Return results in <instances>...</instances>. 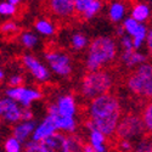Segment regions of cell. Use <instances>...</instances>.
<instances>
[{
  "label": "cell",
  "instance_id": "4dcf8cb0",
  "mask_svg": "<svg viewBox=\"0 0 152 152\" xmlns=\"http://www.w3.org/2000/svg\"><path fill=\"white\" fill-rule=\"evenodd\" d=\"M121 38V45L123 48V50H128V49H133V40H132V37L128 34H123Z\"/></svg>",
  "mask_w": 152,
  "mask_h": 152
},
{
  "label": "cell",
  "instance_id": "277c9868",
  "mask_svg": "<svg viewBox=\"0 0 152 152\" xmlns=\"http://www.w3.org/2000/svg\"><path fill=\"white\" fill-rule=\"evenodd\" d=\"M137 68L128 79V88L132 93L139 96L151 97L152 95V68L151 65L144 62L136 66Z\"/></svg>",
  "mask_w": 152,
  "mask_h": 152
},
{
  "label": "cell",
  "instance_id": "4fadbf2b",
  "mask_svg": "<svg viewBox=\"0 0 152 152\" xmlns=\"http://www.w3.org/2000/svg\"><path fill=\"white\" fill-rule=\"evenodd\" d=\"M121 60L128 68H133V67H136L139 65H141V63L146 62V56L144 54H141L139 50L128 49V50H123Z\"/></svg>",
  "mask_w": 152,
  "mask_h": 152
},
{
  "label": "cell",
  "instance_id": "83f0119b",
  "mask_svg": "<svg viewBox=\"0 0 152 152\" xmlns=\"http://www.w3.org/2000/svg\"><path fill=\"white\" fill-rule=\"evenodd\" d=\"M139 23H140V22H137V21L134 20L133 17H128V18H125V20L123 21L122 26H123L125 33L132 37V35L135 33V31H136V28H137V26H139Z\"/></svg>",
  "mask_w": 152,
  "mask_h": 152
},
{
  "label": "cell",
  "instance_id": "52a82bcc",
  "mask_svg": "<svg viewBox=\"0 0 152 152\" xmlns=\"http://www.w3.org/2000/svg\"><path fill=\"white\" fill-rule=\"evenodd\" d=\"M46 62L49 63L50 68L53 72H55L62 77H67L72 72V62L68 55L58 53V51H50L45 54Z\"/></svg>",
  "mask_w": 152,
  "mask_h": 152
},
{
  "label": "cell",
  "instance_id": "d6986e66",
  "mask_svg": "<svg viewBox=\"0 0 152 152\" xmlns=\"http://www.w3.org/2000/svg\"><path fill=\"white\" fill-rule=\"evenodd\" d=\"M147 32H148V28L145 26V24H144V23H139V26H137L135 33L132 35L133 49H135V50L141 49V46H142L144 43H145Z\"/></svg>",
  "mask_w": 152,
  "mask_h": 152
},
{
  "label": "cell",
  "instance_id": "44dd1931",
  "mask_svg": "<svg viewBox=\"0 0 152 152\" xmlns=\"http://www.w3.org/2000/svg\"><path fill=\"white\" fill-rule=\"evenodd\" d=\"M101 7H102V4H101L100 0H91V1L85 6V9L83 10V12L80 15L85 20H90L97 14V12H100Z\"/></svg>",
  "mask_w": 152,
  "mask_h": 152
},
{
  "label": "cell",
  "instance_id": "9c48e42d",
  "mask_svg": "<svg viewBox=\"0 0 152 152\" xmlns=\"http://www.w3.org/2000/svg\"><path fill=\"white\" fill-rule=\"evenodd\" d=\"M0 101H1V116L7 123H18L20 121H22V108L16 101L7 96L0 99Z\"/></svg>",
  "mask_w": 152,
  "mask_h": 152
},
{
  "label": "cell",
  "instance_id": "f35d334b",
  "mask_svg": "<svg viewBox=\"0 0 152 152\" xmlns=\"http://www.w3.org/2000/svg\"><path fill=\"white\" fill-rule=\"evenodd\" d=\"M145 141H142V142H140V144H139V146H145ZM147 146H150V145H147ZM136 150L137 151H151V147H136Z\"/></svg>",
  "mask_w": 152,
  "mask_h": 152
},
{
  "label": "cell",
  "instance_id": "3957f363",
  "mask_svg": "<svg viewBox=\"0 0 152 152\" xmlns=\"http://www.w3.org/2000/svg\"><path fill=\"white\" fill-rule=\"evenodd\" d=\"M112 84L113 79L110 73L101 69L89 71L82 80L80 93L85 99L93 100L100 95L110 93Z\"/></svg>",
  "mask_w": 152,
  "mask_h": 152
},
{
  "label": "cell",
  "instance_id": "ba28073f",
  "mask_svg": "<svg viewBox=\"0 0 152 152\" xmlns=\"http://www.w3.org/2000/svg\"><path fill=\"white\" fill-rule=\"evenodd\" d=\"M23 63H24V66H26V68L29 69V72L33 74V77L38 82H46L50 78L49 69L33 55H24L23 56Z\"/></svg>",
  "mask_w": 152,
  "mask_h": 152
},
{
  "label": "cell",
  "instance_id": "836d02e7",
  "mask_svg": "<svg viewBox=\"0 0 152 152\" xmlns=\"http://www.w3.org/2000/svg\"><path fill=\"white\" fill-rule=\"evenodd\" d=\"M9 84H10L11 86H18V85H22V84H23V78H22V75H18V74L12 75V77L10 78V80H9Z\"/></svg>",
  "mask_w": 152,
  "mask_h": 152
},
{
  "label": "cell",
  "instance_id": "cb8c5ba5",
  "mask_svg": "<svg viewBox=\"0 0 152 152\" xmlns=\"http://www.w3.org/2000/svg\"><path fill=\"white\" fill-rule=\"evenodd\" d=\"M71 44H72L74 50H83L84 48H86L89 45V40H88V38L84 34L75 33L71 38Z\"/></svg>",
  "mask_w": 152,
  "mask_h": 152
},
{
  "label": "cell",
  "instance_id": "e0dca14e",
  "mask_svg": "<svg viewBox=\"0 0 152 152\" xmlns=\"http://www.w3.org/2000/svg\"><path fill=\"white\" fill-rule=\"evenodd\" d=\"M65 134L62 132H55L54 134L46 136L45 139H43V142L45 144V146L48 147L49 152H54V151H61L63 140H65Z\"/></svg>",
  "mask_w": 152,
  "mask_h": 152
},
{
  "label": "cell",
  "instance_id": "8fae6325",
  "mask_svg": "<svg viewBox=\"0 0 152 152\" xmlns=\"http://www.w3.org/2000/svg\"><path fill=\"white\" fill-rule=\"evenodd\" d=\"M57 115L62 117H74L77 113V105L72 95H62L56 101Z\"/></svg>",
  "mask_w": 152,
  "mask_h": 152
},
{
  "label": "cell",
  "instance_id": "60d3db41",
  "mask_svg": "<svg viewBox=\"0 0 152 152\" xmlns=\"http://www.w3.org/2000/svg\"><path fill=\"white\" fill-rule=\"evenodd\" d=\"M9 3L14 4V5H17V4H20V3H21V0H9Z\"/></svg>",
  "mask_w": 152,
  "mask_h": 152
},
{
  "label": "cell",
  "instance_id": "6da1fadb",
  "mask_svg": "<svg viewBox=\"0 0 152 152\" xmlns=\"http://www.w3.org/2000/svg\"><path fill=\"white\" fill-rule=\"evenodd\" d=\"M89 116L94 125L107 137L115 135L117 124L122 117L117 97L107 93L93 99L89 106Z\"/></svg>",
  "mask_w": 152,
  "mask_h": 152
},
{
  "label": "cell",
  "instance_id": "74e56055",
  "mask_svg": "<svg viewBox=\"0 0 152 152\" xmlns=\"http://www.w3.org/2000/svg\"><path fill=\"white\" fill-rule=\"evenodd\" d=\"M82 151H85V152H94V148L90 144H88V145H83L82 147Z\"/></svg>",
  "mask_w": 152,
  "mask_h": 152
},
{
  "label": "cell",
  "instance_id": "e575fe53",
  "mask_svg": "<svg viewBox=\"0 0 152 152\" xmlns=\"http://www.w3.org/2000/svg\"><path fill=\"white\" fill-rule=\"evenodd\" d=\"M32 117H33V112H32L28 107H23V108H22V115H21L22 121H28V119H32Z\"/></svg>",
  "mask_w": 152,
  "mask_h": 152
},
{
  "label": "cell",
  "instance_id": "d6a6232c",
  "mask_svg": "<svg viewBox=\"0 0 152 152\" xmlns=\"http://www.w3.org/2000/svg\"><path fill=\"white\" fill-rule=\"evenodd\" d=\"M16 31H17V26H16V23H14V22H6L1 26V32L6 33V34L14 33Z\"/></svg>",
  "mask_w": 152,
  "mask_h": 152
},
{
  "label": "cell",
  "instance_id": "4316f807",
  "mask_svg": "<svg viewBox=\"0 0 152 152\" xmlns=\"http://www.w3.org/2000/svg\"><path fill=\"white\" fill-rule=\"evenodd\" d=\"M4 147L6 152H20L22 150V142H20L15 136H11L6 140Z\"/></svg>",
  "mask_w": 152,
  "mask_h": 152
},
{
  "label": "cell",
  "instance_id": "5bb4252c",
  "mask_svg": "<svg viewBox=\"0 0 152 152\" xmlns=\"http://www.w3.org/2000/svg\"><path fill=\"white\" fill-rule=\"evenodd\" d=\"M35 122H33L32 119L28 121H22L21 123H18L15 128H14V136L20 142H26L28 140V137L32 135L34 128H35Z\"/></svg>",
  "mask_w": 152,
  "mask_h": 152
},
{
  "label": "cell",
  "instance_id": "9a60e30c",
  "mask_svg": "<svg viewBox=\"0 0 152 152\" xmlns=\"http://www.w3.org/2000/svg\"><path fill=\"white\" fill-rule=\"evenodd\" d=\"M89 139H90V145L94 148V152H105L107 150L106 147V135L101 133L97 128H93L89 130Z\"/></svg>",
  "mask_w": 152,
  "mask_h": 152
},
{
  "label": "cell",
  "instance_id": "ab89813d",
  "mask_svg": "<svg viewBox=\"0 0 152 152\" xmlns=\"http://www.w3.org/2000/svg\"><path fill=\"white\" fill-rule=\"evenodd\" d=\"M116 34H117L118 37H122L123 34H125V31H124V28H123V26H121V27H118V29H117V32H116Z\"/></svg>",
  "mask_w": 152,
  "mask_h": 152
},
{
  "label": "cell",
  "instance_id": "ac0fdd59",
  "mask_svg": "<svg viewBox=\"0 0 152 152\" xmlns=\"http://www.w3.org/2000/svg\"><path fill=\"white\" fill-rule=\"evenodd\" d=\"M125 11H126V7L122 1H118V0L113 1L108 9V15H110L111 21L116 23L121 22L125 16Z\"/></svg>",
  "mask_w": 152,
  "mask_h": 152
},
{
  "label": "cell",
  "instance_id": "7402d4cb",
  "mask_svg": "<svg viewBox=\"0 0 152 152\" xmlns=\"http://www.w3.org/2000/svg\"><path fill=\"white\" fill-rule=\"evenodd\" d=\"M61 151L63 152H73V151H82V144L75 136H65Z\"/></svg>",
  "mask_w": 152,
  "mask_h": 152
},
{
  "label": "cell",
  "instance_id": "f546056e",
  "mask_svg": "<svg viewBox=\"0 0 152 152\" xmlns=\"http://www.w3.org/2000/svg\"><path fill=\"white\" fill-rule=\"evenodd\" d=\"M16 12V5L11 3H1L0 4V15L4 16H12Z\"/></svg>",
  "mask_w": 152,
  "mask_h": 152
},
{
  "label": "cell",
  "instance_id": "8d00e7d4",
  "mask_svg": "<svg viewBox=\"0 0 152 152\" xmlns=\"http://www.w3.org/2000/svg\"><path fill=\"white\" fill-rule=\"evenodd\" d=\"M145 42H147V48H148V50H151V48H152V33H151V31L147 32Z\"/></svg>",
  "mask_w": 152,
  "mask_h": 152
},
{
  "label": "cell",
  "instance_id": "b9f144b4",
  "mask_svg": "<svg viewBox=\"0 0 152 152\" xmlns=\"http://www.w3.org/2000/svg\"><path fill=\"white\" fill-rule=\"evenodd\" d=\"M4 78V72L1 71V68H0V80H1Z\"/></svg>",
  "mask_w": 152,
  "mask_h": 152
},
{
  "label": "cell",
  "instance_id": "ffe728a7",
  "mask_svg": "<svg viewBox=\"0 0 152 152\" xmlns=\"http://www.w3.org/2000/svg\"><path fill=\"white\" fill-rule=\"evenodd\" d=\"M132 17L137 22L144 23L150 18V7L146 4H137L132 10Z\"/></svg>",
  "mask_w": 152,
  "mask_h": 152
},
{
  "label": "cell",
  "instance_id": "7bdbcfd3",
  "mask_svg": "<svg viewBox=\"0 0 152 152\" xmlns=\"http://www.w3.org/2000/svg\"><path fill=\"white\" fill-rule=\"evenodd\" d=\"M0 116H1V101H0Z\"/></svg>",
  "mask_w": 152,
  "mask_h": 152
},
{
  "label": "cell",
  "instance_id": "7c38bea8",
  "mask_svg": "<svg viewBox=\"0 0 152 152\" xmlns=\"http://www.w3.org/2000/svg\"><path fill=\"white\" fill-rule=\"evenodd\" d=\"M50 9L54 15L62 18L69 17L75 12L73 0H50Z\"/></svg>",
  "mask_w": 152,
  "mask_h": 152
},
{
  "label": "cell",
  "instance_id": "f1b7e54d",
  "mask_svg": "<svg viewBox=\"0 0 152 152\" xmlns=\"http://www.w3.org/2000/svg\"><path fill=\"white\" fill-rule=\"evenodd\" d=\"M141 121L144 123L145 129L151 132V129H152V106L151 105H148L145 108V111L142 113V117H141Z\"/></svg>",
  "mask_w": 152,
  "mask_h": 152
},
{
  "label": "cell",
  "instance_id": "8992f818",
  "mask_svg": "<svg viewBox=\"0 0 152 152\" xmlns=\"http://www.w3.org/2000/svg\"><path fill=\"white\" fill-rule=\"evenodd\" d=\"M6 96L16 101L23 107H29L32 102L39 100L42 97V93L32 88H26V86H12L10 89L6 90Z\"/></svg>",
  "mask_w": 152,
  "mask_h": 152
},
{
  "label": "cell",
  "instance_id": "2e32d148",
  "mask_svg": "<svg viewBox=\"0 0 152 152\" xmlns=\"http://www.w3.org/2000/svg\"><path fill=\"white\" fill-rule=\"evenodd\" d=\"M55 124L56 129L62 133H74L77 129V122H75L74 117H62L56 115L55 116Z\"/></svg>",
  "mask_w": 152,
  "mask_h": 152
},
{
  "label": "cell",
  "instance_id": "5b68a950",
  "mask_svg": "<svg viewBox=\"0 0 152 152\" xmlns=\"http://www.w3.org/2000/svg\"><path fill=\"white\" fill-rule=\"evenodd\" d=\"M145 126L141 121V118H139L137 116H126V117H121L116 133L121 139H128V140H134V139L141 136L145 133Z\"/></svg>",
  "mask_w": 152,
  "mask_h": 152
},
{
  "label": "cell",
  "instance_id": "7a4b0ae2",
  "mask_svg": "<svg viewBox=\"0 0 152 152\" xmlns=\"http://www.w3.org/2000/svg\"><path fill=\"white\" fill-rule=\"evenodd\" d=\"M117 56V44L110 37H99L94 39L88 50L85 67L88 71H97L107 66Z\"/></svg>",
  "mask_w": 152,
  "mask_h": 152
},
{
  "label": "cell",
  "instance_id": "d4e9b609",
  "mask_svg": "<svg viewBox=\"0 0 152 152\" xmlns=\"http://www.w3.org/2000/svg\"><path fill=\"white\" fill-rule=\"evenodd\" d=\"M24 150L27 152H49L48 147L45 146V144L42 140H27L26 145H24Z\"/></svg>",
  "mask_w": 152,
  "mask_h": 152
},
{
  "label": "cell",
  "instance_id": "484cf974",
  "mask_svg": "<svg viewBox=\"0 0 152 152\" xmlns=\"http://www.w3.org/2000/svg\"><path fill=\"white\" fill-rule=\"evenodd\" d=\"M20 40H21V43H22L24 46H26V48L31 49V48H34V46L37 45V43H38V37H37L35 34L31 33V32H26V33H23V34L21 35Z\"/></svg>",
  "mask_w": 152,
  "mask_h": 152
},
{
  "label": "cell",
  "instance_id": "30bf717a",
  "mask_svg": "<svg viewBox=\"0 0 152 152\" xmlns=\"http://www.w3.org/2000/svg\"><path fill=\"white\" fill-rule=\"evenodd\" d=\"M55 116L56 115H50V113H48V116L44 118V121L39 125H35V128L31 135L33 140H43L46 136L57 132L56 124H55Z\"/></svg>",
  "mask_w": 152,
  "mask_h": 152
},
{
  "label": "cell",
  "instance_id": "d590c367",
  "mask_svg": "<svg viewBox=\"0 0 152 152\" xmlns=\"http://www.w3.org/2000/svg\"><path fill=\"white\" fill-rule=\"evenodd\" d=\"M119 147L123 151H129L132 150V141L128 140V139H122V141L119 142Z\"/></svg>",
  "mask_w": 152,
  "mask_h": 152
},
{
  "label": "cell",
  "instance_id": "1f68e13d",
  "mask_svg": "<svg viewBox=\"0 0 152 152\" xmlns=\"http://www.w3.org/2000/svg\"><path fill=\"white\" fill-rule=\"evenodd\" d=\"M73 1H74V10H75V12L82 14L83 10L85 9V6L89 4L91 0H73Z\"/></svg>",
  "mask_w": 152,
  "mask_h": 152
},
{
  "label": "cell",
  "instance_id": "603a6c76",
  "mask_svg": "<svg viewBox=\"0 0 152 152\" xmlns=\"http://www.w3.org/2000/svg\"><path fill=\"white\" fill-rule=\"evenodd\" d=\"M35 29L43 35H53L55 33V26L48 20H39L35 22Z\"/></svg>",
  "mask_w": 152,
  "mask_h": 152
}]
</instances>
